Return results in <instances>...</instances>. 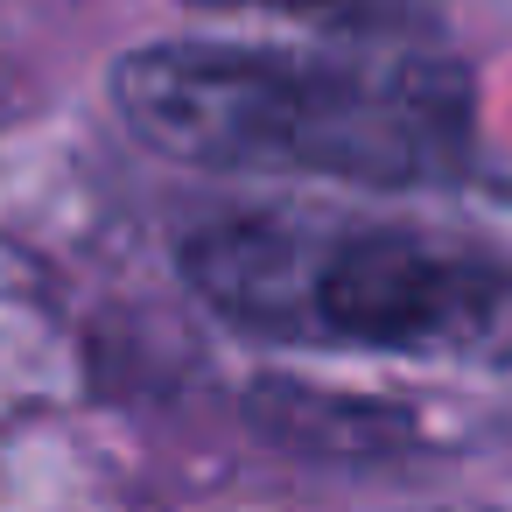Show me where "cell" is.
Listing matches in <instances>:
<instances>
[{
  "label": "cell",
  "instance_id": "obj_2",
  "mask_svg": "<svg viewBox=\"0 0 512 512\" xmlns=\"http://www.w3.org/2000/svg\"><path fill=\"white\" fill-rule=\"evenodd\" d=\"M190 288L253 337L351 351H456L477 344L512 281L505 267L393 232L309 218H218L183 246Z\"/></svg>",
  "mask_w": 512,
  "mask_h": 512
},
{
  "label": "cell",
  "instance_id": "obj_4",
  "mask_svg": "<svg viewBox=\"0 0 512 512\" xmlns=\"http://www.w3.org/2000/svg\"><path fill=\"white\" fill-rule=\"evenodd\" d=\"M204 8H253V15H288L330 36L358 43H407L435 29V0H204Z\"/></svg>",
  "mask_w": 512,
  "mask_h": 512
},
{
  "label": "cell",
  "instance_id": "obj_1",
  "mask_svg": "<svg viewBox=\"0 0 512 512\" xmlns=\"http://www.w3.org/2000/svg\"><path fill=\"white\" fill-rule=\"evenodd\" d=\"M113 106L169 162L337 183H449L470 162V85L449 64H358L246 43H148L113 71Z\"/></svg>",
  "mask_w": 512,
  "mask_h": 512
},
{
  "label": "cell",
  "instance_id": "obj_3",
  "mask_svg": "<svg viewBox=\"0 0 512 512\" xmlns=\"http://www.w3.org/2000/svg\"><path fill=\"white\" fill-rule=\"evenodd\" d=\"M253 421L309 456H393L400 442H414V421L400 407L358 400V393H316V386H253Z\"/></svg>",
  "mask_w": 512,
  "mask_h": 512
}]
</instances>
